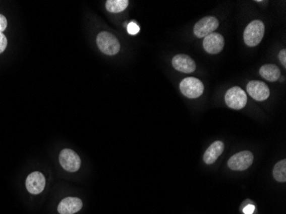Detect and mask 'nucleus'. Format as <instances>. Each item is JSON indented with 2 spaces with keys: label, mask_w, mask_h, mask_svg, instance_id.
Segmentation results:
<instances>
[{
  "label": "nucleus",
  "mask_w": 286,
  "mask_h": 214,
  "mask_svg": "<svg viewBox=\"0 0 286 214\" xmlns=\"http://www.w3.org/2000/svg\"><path fill=\"white\" fill-rule=\"evenodd\" d=\"M265 25L260 20H255L247 26L244 33V42L250 47L259 45L263 39Z\"/></svg>",
  "instance_id": "nucleus-1"
},
{
  "label": "nucleus",
  "mask_w": 286,
  "mask_h": 214,
  "mask_svg": "<svg viewBox=\"0 0 286 214\" xmlns=\"http://www.w3.org/2000/svg\"><path fill=\"white\" fill-rule=\"evenodd\" d=\"M97 45L103 54L112 56L120 50V43L117 37L109 32H101L97 36Z\"/></svg>",
  "instance_id": "nucleus-2"
},
{
  "label": "nucleus",
  "mask_w": 286,
  "mask_h": 214,
  "mask_svg": "<svg viewBox=\"0 0 286 214\" xmlns=\"http://www.w3.org/2000/svg\"><path fill=\"white\" fill-rule=\"evenodd\" d=\"M180 90L188 98L196 99L203 93L204 85L196 77H187L180 83Z\"/></svg>",
  "instance_id": "nucleus-3"
},
{
  "label": "nucleus",
  "mask_w": 286,
  "mask_h": 214,
  "mask_svg": "<svg viewBox=\"0 0 286 214\" xmlns=\"http://www.w3.org/2000/svg\"><path fill=\"white\" fill-rule=\"evenodd\" d=\"M224 99L227 105L234 110H241L248 101L246 93L239 87L230 88L225 93Z\"/></svg>",
  "instance_id": "nucleus-4"
},
{
  "label": "nucleus",
  "mask_w": 286,
  "mask_h": 214,
  "mask_svg": "<svg viewBox=\"0 0 286 214\" xmlns=\"http://www.w3.org/2000/svg\"><path fill=\"white\" fill-rule=\"evenodd\" d=\"M254 155L250 151H243L233 155L228 161V167L233 171H244L251 166Z\"/></svg>",
  "instance_id": "nucleus-5"
},
{
  "label": "nucleus",
  "mask_w": 286,
  "mask_h": 214,
  "mask_svg": "<svg viewBox=\"0 0 286 214\" xmlns=\"http://www.w3.org/2000/svg\"><path fill=\"white\" fill-rule=\"evenodd\" d=\"M219 23L214 17H206L196 23L194 27V34L198 38H205L212 34L218 28Z\"/></svg>",
  "instance_id": "nucleus-6"
},
{
  "label": "nucleus",
  "mask_w": 286,
  "mask_h": 214,
  "mask_svg": "<svg viewBox=\"0 0 286 214\" xmlns=\"http://www.w3.org/2000/svg\"><path fill=\"white\" fill-rule=\"evenodd\" d=\"M60 162L61 167L67 172H77L81 167V159L78 154L68 148L60 152Z\"/></svg>",
  "instance_id": "nucleus-7"
},
{
  "label": "nucleus",
  "mask_w": 286,
  "mask_h": 214,
  "mask_svg": "<svg viewBox=\"0 0 286 214\" xmlns=\"http://www.w3.org/2000/svg\"><path fill=\"white\" fill-rule=\"evenodd\" d=\"M247 92L257 101L266 100L270 96L268 86L261 81H251L247 85Z\"/></svg>",
  "instance_id": "nucleus-8"
},
{
  "label": "nucleus",
  "mask_w": 286,
  "mask_h": 214,
  "mask_svg": "<svg viewBox=\"0 0 286 214\" xmlns=\"http://www.w3.org/2000/svg\"><path fill=\"white\" fill-rule=\"evenodd\" d=\"M224 46V37L218 33H212L205 37L203 47L210 54H219Z\"/></svg>",
  "instance_id": "nucleus-9"
},
{
  "label": "nucleus",
  "mask_w": 286,
  "mask_h": 214,
  "mask_svg": "<svg viewBox=\"0 0 286 214\" xmlns=\"http://www.w3.org/2000/svg\"><path fill=\"white\" fill-rule=\"evenodd\" d=\"M171 64L175 70L183 73H192L196 71V63L192 58L185 54L176 55L173 58Z\"/></svg>",
  "instance_id": "nucleus-10"
},
{
  "label": "nucleus",
  "mask_w": 286,
  "mask_h": 214,
  "mask_svg": "<svg viewBox=\"0 0 286 214\" xmlns=\"http://www.w3.org/2000/svg\"><path fill=\"white\" fill-rule=\"evenodd\" d=\"M45 186V179L44 175L40 172H33L29 175L26 180V187L29 193L38 194L44 190Z\"/></svg>",
  "instance_id": "nucleus-11"
},
{
  "label": "nucleus",
  "mask_w": 286,
  "mask_h": 214,
  "mask_svg": "<svg viewBox=\"0 0 286 214\" xmlns=\"http://www.w3.org/2000/svg\"><path fill=\"white\" fill-rule=\"evenodd\" d=\"M82 208V201L79 198L67 197L60 203L58 211L60 214H74Z\"/></svg>",
  "instance_id": "nucleus-12"
},
{
  "label": "nucleus",
  "mask_w": 286,
  "mask_h": 214,
  "mask_svg": "<svg viewBox=\"0 0 286 214\" xmlns=\"http://www.w3.org/2000/svg\"><path fill=\"white\" fill-rule=\"evenodd\" d=\"M224 145L222 141H217L213 142L204 153L203 161L207 165H212L214 163L218 157L222 154L224 151Z\"/></svg>",
  "instance_id": "nucleus-13"
},
{
  "label": "nucleus",
  "mask_w": 286,
  "mask_h": 214,
  "mask_svg": "<svg viewBox=\"0 0 286 214\" xmlns=\"http://www.w3.org/2000/svg\"><path fill=\"white\" fill-rule=\"evenodd\" d=\"M280 70L274 65H265L260 69V75L268 82L278 81L280 77Z\"/></svg>",
  "instance_id": "nucleus-14"
},
{
  "label": "nucleus",
  "mask_w": 286,
  "mask_h": 214,
  "mask_svg": "<svg viewBox=\"0 0 286 214\" xmlns=\"http://www.w3.org/2000/svg\"><path fill=\"white\" fill-rule=\"evenodd\" d=\"M129 6L128 0H108L105 3V8L111 13H119L125 11Z\"/></svg>",
  "instance_id": "nucleus-15"
},
{
  "label": "nucleus",
  "mask_w": 286,
  "mask_h": 214,
  "mask_svg": "<svg viewBox=\"0 0 286 214\" xmlns=\"http://www.w3.org/2000/svg\"><path fill=\"white\" fill-rule=\"evenodd\" d=\"M273 178L278 182L284 183L286 181V161H279L276 164L273 168Z\"/></svg>",
  "instance_id": "nucleus-16"
},
{
  "label": "nucleus",
  "mask_w": 286,
  "mask_h": 214,
  "mask_svg": "<svg viewBox=\"0 0 286 214\" xmlns=\"http://www.w3.org/2000/svg\"><path fill=\"white\" fill-rule=\"evenodd\" d=\"M128 33L131 34V35H136V34H138L140 31L139 26L137 25L136 23H131L128 24L127 27Z\"/></svg>",
  "instance_id": "nucleus-17"
},
{
  "label": "nucleus",
  "mask_w": 286,
  "mask_h": 214,
  "mask_svg": "<svg viewBox=\"0 0 286 214\" xmlns=\"http://www.w3.org/2000/svg\"><path fill=\"white\" fill-rule=\"evenodd\" d=\"M7 44H8V41H7L6 35L3 33H0V54H2L6 50Z\"/></svg>",
  "instance_id": "nucleus-18"
},
{
  "label": "nucleus",
  "mask_w": 286,
  "mask_h": 214,
  "mask_svg": "<svg viewBox=\"0 0 286 214\" xmlns=\"http://www.w3.org/2000/svg\"><path fill=\"white\" fill-rule=\"evenodd\" d=\"M6 28H7V20H6V17L0 14V33H3Z\"/></svg>",
  "instance_id": "nucleus-19"
},
{
  "label": "nucleus",
  "mask_w": 286,
  "mask_h": 214,
  "mask_svg": "<svg viewBox=\"0 0 286 214\" xmlns=\"http://www.w3.org/2000/svg\"><path fill=\"white\" fill-rule=\"evenodd\" d=\"M278 59H279V61H280L281 64L286 67V50L283 49L282 51H279V54H278Z\"/></svg>",
  "instance_id": "nucleus-20"
},
{
  "label": "nucleus",
  "mask_w": 286,
  "mask_h": 214,
  "mask_svg": "<svg viewBox=\"0 0 286 214\" xmlns=\"http://www.w3.org/2000/svg\"><path fill=\"white\" fill-rule=\"evenodd\" d=\"M255 206H253V205H248V206L244 207L243 211H244V214H253L254 213V211H255Z\"/></svg>",
  "instance_id": "nucleus-21"
}]
</instances>
